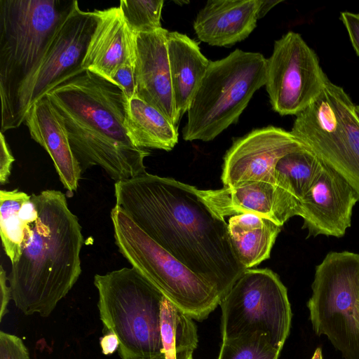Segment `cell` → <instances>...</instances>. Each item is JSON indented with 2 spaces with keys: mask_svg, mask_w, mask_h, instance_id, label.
<instances>
[{
  "mask_svg": "<svg viewBox=\"0 0 359 359\" xmlns=\"http://www.w3.org/2000/svg\"><path fill=\"white\" fill-rule=\"evenodd\" d=\"M116 205L151 238L221 299L245 270L232 247L228 224L195 187L144 172L114 184Z\"/></svg>",
  "mask_w": 359,
  "mask_h": 359,
  "instance_id": "obj_1",
  "label": "cell"
},
{
  "mask_svg": "<svg viewBox=\"0 0 359 359\" xmlns=\"http://www.w3.org/2000/svg\"><path fill=\"white\" fill-rule=\"evenodd\" d=\"M31 199L38 218L25 229L20 258L12 264L8 280L20 311L46 318L80 277L84 239L62 192L46 189Z\"/></svg>",
  "mask_w": 359,
  "mask_h": 359,
  "instance_id": "obj_2",
  "label": "cell"
},
{
  "mask_svg": "<svg viewBox=\"0 0 359 359\" xmlns=\"http://www.w3.org/2000/svg\"><path fill=\"white\" fill-rule=\"evenodd\" d=\"M46 95L62 116L81 172L101 167L116 182L146 172V149L135 146L125 128L126 98L121 88L88 70Z\"/></svg>",
  "mask_w": 359,
  "mask_h": 359,
  "instance_id": "obj_3",
  "label": "cell"
},
{
  "mask_svg": "<svg viewBox=\"0 0 359 359\" xmlns=\"http://www.w3.org/2000/svg\"><path fill=\"white\" fill-rule=\"evenodd\" d=\"M93 283L104 330L117 336L121 358L150 359L163 353V294L134 267L96 274Z\"/></svg>",
  "mask_w": 359,
  "mask_h": 359,
  "instance_id": "obj_4",
  "label": "cell"
},
{
  "mask_svg": "<svg viewBox=\"0 0 359 359\" xmlns=\"http://www.w3.org/2000/svg\"><path fill=\"white\" fill-rule=\"evenodd\" d=\"M266 59L236 49L210 61L187 110L186 141H210L236 123L254 93L266 83Z\"/></svg>",
  "mask_w": 359,
  "mask_h": 359,
  "instance_id": "obj_5",
  "label": "cell"
},
{
  "mask_svg": "<svg viewBox=\"0 0 359 359\" xmlns=\"http://www.w3.org/2000/svg\"><path fill=\"white\" fill-rule=\"evenodd\" d=\"M78 4L74 0H0L1 114Z\"/></svg>",
  "mask_w": 359,
  "mask_h": 359,
  "instance_id": "obj_6",
  "label": "cell"
},
{
  "mask_svg": "<svg viewBox=\"0 0 359 359\" xmlns=\"http://www.w3.org/2000/svg\"><path fill=\"white\" fill-rule=\"evenodd\" d=\"M111 219L119 252L181 311L203 320L219 305L221 297L211 285L175 259L116 205Z\"/></svg>",
  "mask_w": 359,
  "mask_h": 359,
  "instance_id": "obj_7",
  "label": "cell"
},
{
  "mask_svg": "<svg viewBox=\"0 0 359 359\" xmlns=\"http://www.w3.org/2000/svg\"><path fill=\"white\" fill-rule=\"evenodd\" d=\"M290 132L359 197V106L343 88L328 80L318 97L296 116Z\"/></svg>",
  "mask_w": 359,
  "mask_h": 359,
  "instance_id": "obj_8",
  "label": "cell"
},
{
  "mask_svg": "<svg viewBox=\"0 0 359 359\" xmlns=\"http://www.w3.org/2000/svg\"><path fill=\"white\" fill-rule=\"evenodd\" d=\"M307 302L315 333L344 359H359V254L330 252L316 266Z\"/></svg>",
  "mask_w": 359,
  "mask_h": 359,
  "instance_id": "obj_9",
  "label": "cell"
},
{
  "mask_svg": "<svg viewBox=\"0 0 359 359\" xmlns=\"http://www.w3.org/2000/svg\"><path fill=\"white\" fill-rule=\"evenodd\" d=\"M222 339L260 334L282 350L289 335L292 310L287 291L269 269H248L221 299Z\"/></svg>",
  "mask_w": 359,
  "mask_h": 359,
  "instance_id": "obj_10",
  "label": "cell"
},
{
  "mask_svg": "<svg viewBox=\"0 0 359 359\" xmlns=\"http://www.w3.org/2000/svg\"><path fill=\"white\" fill-rule=\"evenodd\" d=\"M96 22L94 11H83L79 4L72 11L39 65L21 83L8 108L1 114V132L18 128L35 102L85 71L82 63Z\"/></svg>",
  "mask_w": 359,
  "mask_h": 359,
  "instance_id": "obj_11",
  "label": "cell"
},
{
  "mask_svg": "<svg viewBox=\"0 0 359 359\" xmlns=\"http://www.w3.org/2000/svg\"><path fill=\"white\" fill-rule=\"evenodd\" d=\"M328 80L316 52L299 34L290 31L275 41L266 59L265 86L276 112L297 116L318 97Z\"/></svg>",
  "mask_w": 359,
  "mask_h": 359,
  "instance_id": "obj_12",
  "label": "cell"
},
{
  "mask_svg": "<svg viewBox=\"0 0 359 359\" xmlns=\"http://www.w3.org/2000/svg\"><path fill=\"white\" fill-rule=\"evenodd\" d=\"M308 148L290 131L269 126L255 129L236 140L227 151L223 164L224 187L246 182L275 184L278 161L285 155Z\"/></svg>",
  "mask_w": 359,
  "mask_h": 359,
  "instance_id": "obj_13",
  "label": "cell"
},
{
  "mask_svg": "<svg viewBox=\"0 0 359 359\" xmlns=\"http://www.w3.org/2000/svg\"><path fill=\"white\" fill-rule=\"evenodd\" d=\"M359 197L352 186L323 163L302 199L299 216L307 237L320 235L341 238L351 225L353 210Z\"/></svg>",
  "mask_w": 359,
  "mask_h": 359,
  "instance_id": "obj_14",
  "label": "cell"
},
{
  "mask_svg": "<svg viewBox=\"0 0 359 359\" xmlns=\"http://www.w3.org/2000/svg\"><path fill=\"white\" fill-rule=\"evenodd\" d=\"M198 194L219 217L251 213L267 218L279 226L299 216L300 205L287 192L266 182H246Z\"/></svg>",
  "mask_w": 359,
  "mask_h": 359,
  "instance_id": "obj_15",
  "label": "cell"
},
{
  "mask_svg": "<svg viewBox=\"0 0 359 359\" xmlns=\"http://www.w3.org/2000/svg\"><path fill=\"white\" fill-rule=\"evenodd\" d=\"M168 30L135 34L134 70L137 96L156 108L178 128L167 46Z\"/></svg>",
  "mask_w": 359,
  "mask_h": 359,
  "instance_id": "obj_16",
  "label": "cell"
},
{
  "mask_svg": "<svg viewBox=\"0 0 359 359\" xmlns=\"http://www.w3.org/2000/svg\"><path fill=\"white\" fill-rule=\"evenodd\" d=\"M24 122L32 139L51 158L67 196H73L81 169L72 149L65 121L47 95L30 107Z\"/></svg>",
  "mask_w": 359,
  "mask_h": 359,
  "instance_id": "obj_17",
  "label": "cell"
},
{
  "mask_svg": "<svg viewBox=\"0 0 359 359\" xmlns=\"http://www.w3.org/2000/svg\"><path fill=\"white\" fill-rule=\"evenodd\" d=\"M93 11L97 22L82 68L112 83L118 69L134 58L135 34L128 28L118 7Z\"/></svg>",
  "mask_w": 359,
  "mask_h": 359,
  "instance_id": "obj_18",
  "label": "cell"
},
{
  "mask_svg": "<svg viewBox=\"0 0 359 359\" xmlns=\"http://www.w3.org/2000/svg\"><path fill=\"white\" fill-rule=\"evenodd\" d=\"M259 0H209L198 12L194 29L210 46H231L257 26Z\"/></svg>",
  "mask_w": 359,
  "mask_h": 359,
  "instance_id": "obj_19",
  "label": "cell"
},
{
  "mask_svg": "<svg viewBox=\"0 0 359 359\" xmlns=\"http://www.w3.org/2000/svg\"><path fill=\"white\" fill-rule=\"evenodd\" d=\"M167 46L174 103L180 118L187 112L210 61L198 43L184 34L168 31Z\"/></svg>",
  "mask_w": 359,
  "mask_h": 359,
  "instance_id": "obj_20",
  "label": "cell"
},
{
  "mask_svg": "<svg viewBox=\"0 0 359 359\" xmlns=\"http://www.w3.org/2000/svg\"><path fill=\"white\" fill-rule=\"evenodd\" d=\"M227 224L233 250L245 269L270 257L280 226L267 218L251 213L233 215Z\"/></svg>",
  "mask_w": 359,
  "mask_h": 359,
  "instance_id": "obj_21",
  "label": "cell"
},
{
  "mask_svg": "<svg viewBox=\"0 0 359 359\" xmlns=\"http://www.w3.org/2000/svg\"><path fill=\"white\" fill-rule=\"evenodd\" d=\"M124 126L137 147L170 151L178 142L177 127L137 95L126 101Z\"/></svg>",
  "mask_w": 359,
  "mask_h": 359,
  "instance_id": "obj_22",
  "label": "cell"
},
{
  "mask_svg": "<svg viewBox=\"0 0 359 359\" xmlns=\"http://www.w3.org/2000/svg\"><path fill=\"white\" fill-rule=\"evenodd\" d=\"M323 163L309 149L290 152L277 163L275 184L287 192L297 203L311 188Z\"/></svg>",
  "mask_w": 359,
  "mask_h": 359,
  "instance_id": "obj_23",
  "label": "cell"
},
{
  "mask_svg": "<svg viewBox=\"0 0 359 359\" xmlns=\"http://www.w3.org/2000/svg\"><path fill=\"white\" fill-rule=\"evenodd\" d=\"M161 334L165 359H193L198 344L193 318L165 297L161 307Z\"/></svg>",
  "mask_w": 359,
  "mask_h": 359,
  "instance_id": "obj_24",
  "label": "cell"
},
{
  "mask_svg": "<svg viewBox=\"0 0 359 359\" xmlns=\"http://www.w3.org/2000/svg\"><path fill=\"white\" fill-rule=\"evenodd\" d=\"M31 196L18 189L0 191V229L4 250L11 264L19 261L25 235L26 224L19 211Z\"/></svg>",
  "mask_w": 359,
  "mask_h": 359,
  "instance_id": "obj_25",
  "label": "cell"
},
{
  "mask_svg": "<svg viewBox=\"0 0 359 359\" xmlns=\"http://www.w3.org/2000/svg\"><path fill=\"white\" fill-rule=\"evenodd\" d=\"M280 351L257 334L222 340L217 359H278Z\"/></svg>",
  "mask_w": 359,
  "mask_h": 359,
  "instance_id": "obj_26",
  "label": "cell"
},
{
  "mask_svg": "<svg viewBox=\"0 0 359 359\" xmlns=\"http://www.w3.org/2000/svg\"><path fill=\"white\" fill-rule=\"evenodd\" d=\"M163 0H122L119 9L130 30L147 33L161 28Z\"/></svg>",
  "mask_w": 359,
  "mask_h": 359,
  "instance_id": "obj_27",
  "label": "cell"
},
{
  "mask_svg": "<svg viewBox=\"0 0 359 359\" xmlns=\"http://www.w3.org/2000/svg\"><path fill=\"white\" fill-rule=\"evenodd\" d=\"M0 359H30L27 348L16 335L0 332Z\"/></svg>",
  "mask_w": 359,
  "mask_h": 359,
  "instance_id": "obj_28",
  "label": "cell"
},
{
  "mask_svg": "<svg viewBox=\"0 0 359 359\" xmlns=\"http://www.w3.org/2000/svg\"><path fill=\"white\" fill-rule=\"evenodd\" d=\"M112 83L121 88L126 100L137 95L134 58L128 60L118 69L113 78Z\"/></svg>",
  "mask_w": 359,
  "mask_h": 359,
  "instance_id": "obj_29",
  "label": "cell"
},
{
  "mask_svg": "<svg viewBox=\"0 0 359 359\" xmlns=\"http://www.w3.org/2000/svg\"><path fill=\"white\" fill-rule=\"evenodd\" d=\"M15 158L8 147L4 135L0 133V184L8 182L11 174L12 165Z\"/></svg>",
  "mask_w": 359,
  "mask_h": 359,
  "instance_id": "obj_30",
  "label": "cell"
},
{
  "mask_svg": "<svg viewBox=\"0 0 359 359\" xmlns=\"http://www.w3.org/2000/svg\"><path fill=\"white\" fill-rule=\"evenodd\" d=\"M340 20L346 27L353 48L359 55V13L343 11L340 13Z\"/></svg>",
  "mask_w": 359,
  "mask_h": 359,
  "instance_id": "obj_31",
  "label": "cell"
},
{
  "mask_svg": "<svg viewBox=\"0 0 359 359\" xmlns=\"http://www.w3.org/2000/svg\"><path fill=\"white\" fill-rule=\"evenodd\" d=\"M0 321H1L4 316L7 313L8 304L11 299V291L8 276L2 265L0 267Z\"/></svg>",
  "mask_w": 359,
  "mask_h": 359,
  "instance_id": "obj_32",
  "label": "cell"
},
{
  "mask_svg": "<svg viewBox=\"0 0 359 359\" xmlns=\"http://www.w3.org/2000/svg\"><path fill=\"white\" fill-rule=\"evenodd\" d=\"M102 352L104 355L114 353L119 347V340L113 332H106L100 341Z\"/></svg>",
  "mask_w": 359,
  "mask_h": 359,
  "instance_id": "obj_33",
  "label": "cell"
},
{
  "mask_svg": "<svg viewBox=\"0 0 359 359\" xmlns=\"http://www.w3.org/2000/svg\"><path fill=\"white\" fill-rule=\"evenodd\" d=\"M19 216L26 224L34 223L37 219L38 212L31 198L22 205Z\"/></svg>",
  "mask_w": 359,
  "mask_h": 359,
  "instance_id": "obj_34",
  "label": "cell"
},
{
  "mask_svg": "<svg viewBox=\"0 0 359 359\" xmlns=\"http://www.w3.org/2000/svg\"><path fill=\"white\" fill-rule=\"evenodd\" d=\"M282 1V0H259L257 18L260 19L264 17L271 8Z\"/></svg>",
  "mask_w": 359,
  "mask_h": 359,
  "instance_id": "obj_35",
  "label": "cell"
},
{
  "mask_svg": "<svg viewBox=\"0 0 359 359\" xmlns=\"http://www.w3.org/2000/svg\"><path fill=\"white\" fill-rule=\"evenodd\" d=\"M311 359H323L322 351L320 348H318L315 351Z\"/></svg>",
  "mask_w": 359,
  "mask_h": 359,
  "instance_id": "obj_36",
  "label": "cell"
},
{
  "mask_svg": "<svg viewBox=\"0 0 359 359\" xmlns=\"http://www.w3.org/2000/svg\"><path fill=\"white\" fill-rule=\"evenodd\" d=\"M150 359H165L164 353H162L159 355H157L154 358H150Z\"/></svg>",
  "mask_w": 359,
  "mask_h": 359,
  "instance_id": "obj_37",
  "label": "cell"
}]
</instances>
